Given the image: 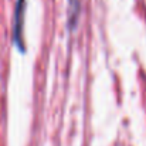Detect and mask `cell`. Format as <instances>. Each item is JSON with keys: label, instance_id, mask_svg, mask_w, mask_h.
<instances>
[{"label": "cell", "instance_id": "obj_1", "mask_svg": "<svg viewBox=\"0 0 146 146\" xmlns=\"http://www.w3.org/2000/svg\"><path fill=\"white\" fill-rule=\"evenodd\" d=\"M24 13H26V1L24 0H17L16 4V11H14V30H13V37L17 48L24 51V41H23V24H24Z\"/></svg>", "mask_w": 146, "mask_h": 146}, {"label": "cell", "instance_id": "obj_2", "mask_svg": "<svg viewBox=\"0 0 146 146\" xmlns=\"http://www.w3.org/2000/svg\"><path fill=\"white\" fill-rule=\"evenodd\" d=\"M78 16H80V0H70V13H68V26L70 29H75L77 27V21H78Z\"/></svg>", "mask_w": 146, "mask_h": 146}]
</instances>
